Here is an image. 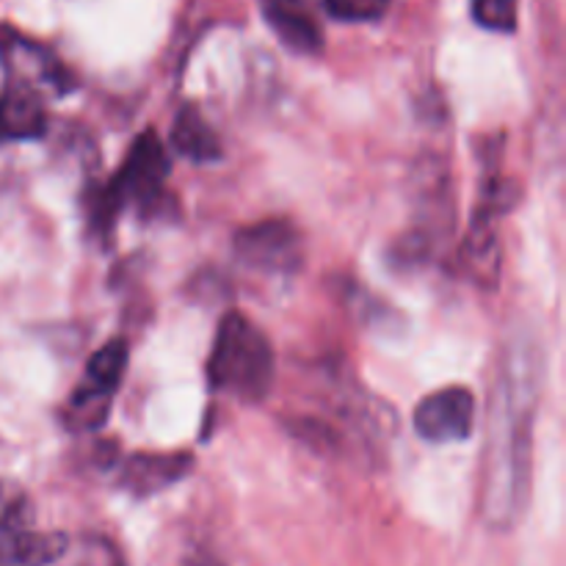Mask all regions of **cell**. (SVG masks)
Masks as SVG:
<instances>
[{"instance_id": "obj_1", "label": "cell", "mask_w": 566, "mask_h": 566, "mask_svg": "<svg viewBox=\"0 0 566 566\" xmlns=\"http://www.w3.org/2000/svg\"><path fill=\"white\" fill-rule=\"evenodd\" d=\"M539 401L536 348L517 343L503 357L492 392L481 514L495 528H512L525 512L531 490V426Z\"/></svg>"}, {"instance_id": "obj_2", "label": "cell", "mask_w": 566, "mask_h": 566, "mask_svg": "<svg viewBox=\"0 0 566 566\" xmlns=\"http://www.w3.org/2000/svg\"><path fill=\"white\" fill-rule=\"evenodd\" d=\"M276 359L269 337L241 313H227L216 332L208 379L216 390L258 403L274 387Z\"/></svg>"}, {"instance_id": "obj_3", "label": "cell", "mask_w": 566, "mask_h": 566, "mask_svg": "<svg viewBox=\"0 0 566 566\" xmlns=\"http://www.w3.org/2000/svg\"><path fill=\"white\" fill-rule=\"evenodd\" d=\"M169 177V155H166L164 142L155 130H144L133 142L125 164L119 166L114 180L94 197L92 221L99 230H108L116 221L122 208L149 210L155 202L164 199V186Z\"/></svg>"}, {"instance_id": "obj_4", "label": "cell", "mask_w": 566, "mask_h": 566, "mask_svg": "<svg viewBox=\"0 0 566 566\" xmlns=\"http://www.w3.org/2000/svg\"><path fill=\"white\" fill-rule=\"evenodd\" d=\"M0 66L9 86L28 88L42 99L75 88V75L53 50L9 25H0Z\"/></svg>"}, {"instance_id": "obj_5", "label": "cell", "mask_w": 566, "mask_h": 566, "mask_svg": "<svg viewBox=\"0 0 566 566\" xmlns=\"http://www.w3.org/2000/svg\"><path fill=\"white\" fill-rule=\"evenodd\" d=\"M127 368V343L108 340L88 359L86 379L75 387L64 407V423L72 431H94L108 418L114 392L119 390Z\"/></svg>"}, {"instance_id": "obj_6", "label": "cell", "mask_w": 566, "mask_h": 566, "mask_svg": "<svg viewBox=\"0 0 566 566\" xmlns=\"http://www.w3.org/2000/svg\"><path fill=\"white\" fill-rule=\"evenodd\" d=\"M235 258L247 269L260 274L285 276L302 269V235L293 224L282 219L260 221V224L243 227L232 241Z\"/></svg>"}, {"instance_id": "obj_7", "label": "cell", "mask_w": 566, "mask_h": 566, "mask_svg": "<svg viewBox=\"0 0 566 566\" xmlns=\"http://www.w3.org/2000/svg\"><path fill=\"white\" fill-rule=\"evenodd\" d=\"M475 429V398L468 387H442L415 407V431L426 442H462Z\"/></svg>"}, {"instance_id": "obj_8", "label": "cell", "mask_w": 566, "mask_h": 566, "mask_svg": "<svg viewBox=\"0 0 566 566\" xmlns=\"http://www.w3.org/2000/svg\"><path fill=\"white\" fill-rule=\"evenodd\" d=\"M321 0H265V20L296 53H318L324 44L318 22Z\"/></svg>"}, {"instance_id": "obj_9", "label": "cell", "mask_w": 566, "mask_h": 566, "mask_svg": "<svg viewBox=\"0 0 566 566\" xmlns=\"http://www.w3.org/2000/svg\"><path fill=\"white\" fill-rule=\"evenodd\" d=\"M191 468L193 459L186 453H133L122 464L119 484L133 495L149 497L177 484Z\"/></svg>"}, {"instance_id": "obj_10", "label": "cell", "mask_w": 566, "mask_h": 566, "mask_svg": "<svg viewBox=\"0 0 566 566\" xmlns=\"http://www.w3.org/2000/svg\"><path fill=\"white\" fill-rule=\"evenodd\" d=\"M70 545V536L55 531H0V566H55Z\"/></svg>"}, {"instance_id": "obj_11", "label": "cell", "mask_w": 566, "mask_h": 566, "mask_svg": "<svg viewBox=\"0 0 566 566\" xmlns=\"http://www.w3.org/2000/svg\"><path fill=\"white\" fill-rule=\"evenodd\" d=\"M48 130V111L39 94L20 86H6L0 94V144L33 142Z\"/></svg>"}, {"instance_id": "obj_12", "label": "cell", "mask_w": 566, "mask_h": 566, "mask_svg": "<svg viewBox=\"0 0 566 566\" xmlns=\"http://www.w3.org/2000/svg\"><path fill=\"white\" fill-rule=\"evenodd\" d=\"M495 213L481 208L475 213L473 227H470V235L462 247V269L468 271V276L473 282H479L481 287H495V282L501 280V243L495 235Z\"/></svg>"}, {"instance_id": "obj_13", "label": "cell", "mask_w": 566, "mask_h": 566, "mask_svg": "<svg viewBox=\"0 0 566 566\" xmlns=\"http://www.w3.org/2000/svg\"><path fill=\"white\" fill-rule=\"evenodd\" d=\"M171 147L188 160H197V164H210V160L221 158V144L216 136L213 127L208 125L202 114L197 108H182L177 114L175 125H171Z\"/></svg>"}, {"instance_id": "obj_14", "label": "cell", "mask_w": 566, "mask_h": 566, "mask_svg": "<svg viewBox=\"0 0 566 566\" xmlns=\"http://www.w3.org/2000/svg\"><path fill=\"white\" fill-rule=\"evenodd\" d=\"M470 9L479 25L486 31L512 33L517 28L520 0H470Z\"/></svg>"}, {"instance_id": "obj_15", "label": "cell", "mask_w": 566, "mask_h": 566, "mask_svg": "<svg viewBox=\"0 0 566 566\" xmlns=\"http://www.w3.org/2000/svg\"><path fill=\"white\" fill-rule=\"evenodd\" d=\"M64 562L66 566H125V558L116 551V545L99 539V536H86L77 547L70 545Z\"/></svg>"}, {"instance_id": "obj_16", "label": "cell", "mask_w": 566, "mask_h": 566, "mask_svg": "<svg viewBox=\"0 0 566 566\" xmlns=\"http://www.w3.org/2000/svg\"><path fill=\"white\" fill-rule=\"evenodd\" d=\"M324 11L343 22H374L385 17L390 0H321Z\"/></svg>"}, {"instance_id": "obj_17", "label": "cell", "mask_w": 566, "mask_h": 566, "mask_svg": "<svg viewBox=\"0 0 566 566\" xmlns=\"http://www.w3.org/2000/svg\"><path fill=\"white\" fill-rule=\"evenodd\" d=\"M28 517V495L14 481L0 479V531L22 528V520Z\"/></svg>"}, {"instance_id": "obj_18", "label": "cell", "mask_w": 566, "mask_h": 566, "mask_svg": "<svg viewBox=\"0 0 566 566\" xmlns=\"http://www.w3.org/2000/svg\"><path fill=\"white\" fill-rule=\"evenodd\" d=\"M182 566H221V564L213 562V558H208V556H191V558H186V564Z\"/></svg>"}]
</instances>
